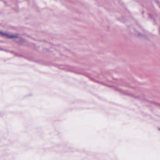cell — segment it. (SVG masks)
<instances>
[{"label": "cell", "mask_w": 160, "mask_h": 160, "mask_svg": "<svg viewBox=\"0 0 160 160\" xmlns=\"http://www.w3.org/2000/svg\"><path fill=\"white\" fill-rule=\"evenodd\" d=\"M0 34L2 35V36H3V37H7V38H16V36H13V35L9 34H7V33H4L1 32V31H0Z\"/></svg>", "instance_id": "6da1fadb"}]
</instances>
